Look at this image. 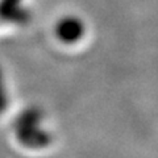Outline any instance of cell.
Masks as SVG:
<instances>
[{
  "label": "cell",
  "mask_w": 158,
  "mask_h": 158,
  "mask_svg": "<svg viewBox=\"0 0 158 158\" xmlns=\"http://www.w3.org/2000/svg\"><path fill=\"white\" fill-rule=\"evenodd\" d=\"M32 19L23 0H0V21L12 25H27Z\"/></svg>",
  "instance_id": "3"
},
{
  "label": "cell",
  "mask_w": 158,
  "mask_h": 158,
  "mask_svg": "<svg viewBox=\"0 0 158 158\" xmlns=\"http://www.w3.org/2000/svg\"><path fill=\"white\" fill-rule=\"evenodd\" d=\"M57 38L65 45H74L78 44L86 34V24L85 21L75 16L67 15L58 20L54 28Z\"/></svg>",
  "instance_id": "2"
},
{
  "label": "cell",
  "mask_w": 158,
  "mask_h": 158,
  "mask_svg": "<svg viewBox=\"0 0 158 158\" xmlns=\"http://www.w3.org/2000/svg\"><path fill=\"white\" fill-rule=\"evenodd\" d=\"M13 133L25 149L42 150L53 142L52 133L45 128V115L37 106H29L13 120Z\"/></svg>",
  "instance_id": "1"
},
{
  "label": "cell",
  "mask_w": 158,
  "mask_h": 158,
  "mask_svg": "<svg viewBox=\"0 0 158 158\" xmlns=\"http://www.w3.org/2000/svg\"><path fill=\"white\" fill-rule=\"evenodd\" d=\"M8 106H9V95H8L6 74H4L3 67L0 66V115L7 111Z\"/></svg>",
  "instance_id": "4"
}]
</instances>
